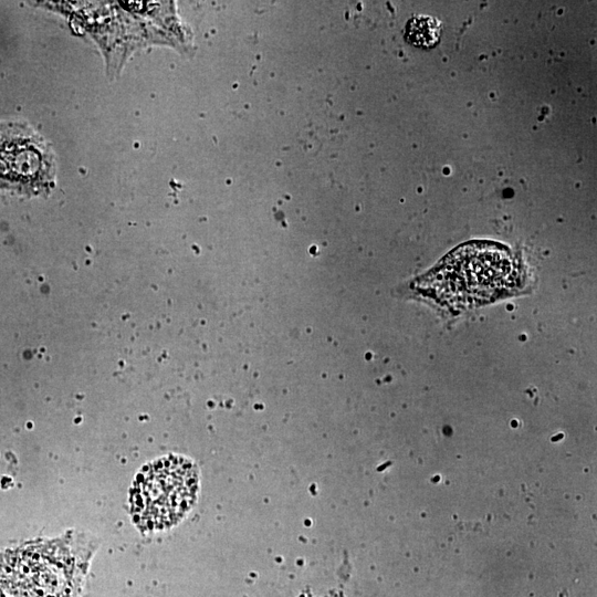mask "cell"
Listing matches in <instances>:
<instances>
[{
	"label": "cell",
	"mask_w": 597,
	"mask_h": 597,
	"mask_svg": "<svg viewBox=\"0 0 597 597\" xmlns=\"http://www.w3.org/2000/svg\"><path fill=\"white\" fill-rule=\"evenodd\" d=\"M515 282L511 253L493 242L458 247L426 277L428 291L440 302L467 308L488 303Z\"/></svg>",
	"instance_id": "1"
},
{
	"label": "cell",
	"mask_w": 597,
	"mask_h": 597,
	"mask_svg": "<svg viewBox=\"0 0 597 597\" xmlns=\"http://www.w3.org/2000/svg\"><path fill=\"white\" fill-rule=\"evenodd\" d=\"M198 491V471L179 455L160 458L145 465L130 490V512L146 532L168 528L191 509Z\"/></svg>",
	"instance_id": "2"
},
{
	"label": "cell",
	"mask_w": 597,
	"mask_h": 597,
	"mask_svg": "<svg viewBox=\"0 0 597 597\" xmlns=\"http://www.w3.org/2000/svg\"><path fill=\"white\" fill-rule=\"evenodd\" d=\"M84 570L71 554L17 552L0 558V590L8 597H77Z\"/></svg>",
	"instance_id": "3"
},
{
	"label": "cell",
	"mask_w": 597,
	"mask_h": 597,
	"mask_svg": "<svg viewBox=\"0 0 597 597\" xmlns=\"http://www.w3.org/2000/svg\"><path fill=\"white\" fill-rule=\"evenodd\" d=\"M53 176V156L40 136L20 124L0 125V188L38 193Z\"/></svg>",
	"instance_id": "4"
},
{
	"label": "cell",
	"mask_w": 597,
	"mask_h": 597,
	"mask_svg": "<svg viewBox=\"0 0 597 597\" xmlns=\"http://www.w3.org/2000/svg\"><path fill=\"white\" fill-rule=\"evenodd\" d=\"M440 23L429 17L410 20L406 27V39L416 46L431 48L440 36Z\"/></svg>",
	"instance_id": "5"
},
{
	"label": "cell",
	"mask_w": 597,
	"mask_h": 597,
	"mask_svg": "<svg viewBox=\"0 0 597 597\" xmlns=\"http://www.w3.org/2000/svg\"><path fill=\"white\" fill-rule=\"evenodd\" d=\"M4 597H8V596H4Z\"/></svg>",
	"instance_id": "6"
}]
</instances>
